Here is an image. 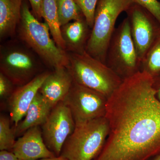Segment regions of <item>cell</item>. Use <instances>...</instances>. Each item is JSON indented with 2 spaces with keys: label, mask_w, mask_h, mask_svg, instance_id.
I'll return each instance as SVG.
<instances>
[{
  "label": "cell",
  "mask_w": 160,
  "mask_h": 160,
  "mask_svg": "<svg viewBox=\"0 0 160 160\" xmlns=\"http://www.w3.org/2000/svg\"><path fill=\"white\" fill-rule=\"evenodd\" d=\"M152 78L140 71L122 82L108 99L109 132L93 160H150L160 153V102Z\"/></svg>",
  "instance_id": "6da1fadb"
},
{
  "label": "cell",
  "mask_w": 160,
  "mask_h": 160,
  "mask_svg": "<svg viewBox=\"0 0 160 160\" xmlns=\"http://www.w3.org/2000/svg\"><path fill=\"white\" fill-rule=\"evenodd\" d=\"M20 37L47 65L53 69L69 65L68 53L57 45L50 37L49 26L32 14L28 3L23 1ZM51 34V33H50Z\"/></svg>",
  "instance_id": "7a4b0ae2"
},
{
  "label": "cell",
  "mask_w": 160,
  "mask_h": 160,
  "mask_svg": "<svg viewBox=\"0 0 160 160\" xmlns=\"http://www.w3.org/2000/svg\"><path fill=\"white\" fill-rule=\"evenodd\" d=\"M67 53L69 65L67 69L74 82L101 92L107 98L122 82L123 80L106 64L86 51Z\"/></svg>",
  "instance_id": "3957f363"
},
{
  "label": "cell",
  "mask_w": 160,
  "mask_h": 160,
  "mask_svg": "<svg viewBox=\"0 0 160 160\" xmlns=\"http://www.w3.org/2000/svg\"><path fill=\"white\" fill-rule=\"evenodd\" d=\"M109 132L105 117L76 125L60 156L68 160H93L101 152Z\"/></svg>",
  "instance_id": "277c9868"
},
{
  "label": "cell",
  "mask_w": 160,
  "mask_h": 160,
  "mask_svg": "<svg viewBox=\"0 0 160 160\" xmlns=\"http://www.w3.org/2000/svg\"><path fill=\"white\" fill-rule=\"evenodd\" d=\"M134 2L133 0H98L94 24L86 46L88 54L106 64V52L117 20Z\"/></svg>",
  "instance_id": "5b68a950"
},
{
  "label": "cell",
  "mask_w": 160,
  "mask_h": 160,
  "mask_svg": "<svg viewBox=\"0 0 160 160\" xmlns=\"http://www.w3.org/2000/svg\"><path fill=\"white\" fill-rule=\"evenodd\" d=\"M106 64L123 81L141 71V61L132 38L127 17L116 28L112 36Z\"/></svg>",
  "instance_id": "8992f818"
},
{
  "label": "cell",
  "mask_w": 160,
  "mask_h": 160,
  "mask_svg": "<svg viewBox=\"0 0 160 160\" xmlns=\"http://www.w3.org/2000/svg\"><path fill=\"white\" fill-rule=\"evenodd\" d=\"M126 12L132 38L142 62L160 37V22L137 3L132 4Z\"/></svg>",
  "instance_id": "52a82bcc"
},
{
  "label": "cell",
  "mask_w": 160,
  "mask_h": 160,
  "mask_svg": "<svg viewBox=\"0 0 160 160\" xmlns=\"http://www.w3.org/2000/svg\"><path fill=\"white\" fill-rule=\"evenodd\" d=\"M108 98L73 82L63 102L71 111L76 125L105 117Z\"/></svg>",
  "instance_id": "ba28073f"
},
{
  "label": "cell",
  "mask_w": 160,
  "mask_h": 160,
  "mask_svg": "<svg viewBox=\"0 0 160 160\" xmlns=\"http://www.w3.org/2000/svg\"><path fill=\"white\" fill-rule=\"evenodd\" d=\"M1 72L14 85L22 86L38 75V65L29 50L19 46H11L1 49Z\"/></svg>",
  "instance_id": "9c48e42d"
},
{
  "label": "cell",
  "mask_w": 160,
  "mask_h": 160,
  "mask_svg": "<svg viewBox=\"0 0 160 160\" xmlns=\"http://www.w3.org/2000/svg\"><path fill=\"white\" fill-rule=\"evenodd\" d=\"M76 124L70 109L63 102L52 109L42 125V134L48 149L59 156L65 142L72 133Z\"/></svg>",
  "instance_id": "30bf717a"
},
{
  "label": "cell",
  "mask_w": 160,
  "mask_h": 160,
  "mask_svg": "<svg viewBox=\"0 0 160 160\" xmlns=\"http://www.w3.org/2000/svg\"><path fill=\"white\" fill-rule=\"evenodd\" d=\"M49 73L43 72L38 75L27 84L19 86L9 98L11 121L14 127L18 126L26 115L29 106Z\"/></svg>",
  "instance_id": "8fae6325"
},
{
  "label": "cell",
  "mask_w": 160,
  "mask_h": 160,
  "mask_svg": "<svg viewBox=\"0 0 160 160\" xmlns=\"http://www.w3.org/2000/svg\"><path fill=\"white\" fill-rule=\"evenodd\" d=\"M12 151L19 160H38L56 157L46 146L39 126L25 132L16 141Z\"/></svg>",
  "instance_id": "7c38bea8"
},
{
  "label": "cell",
  "mask_w": 160,
  "mask_h": 160,
  "mask_svg": "<svg viewBox=\"0 0 160 160\" xmlns=\"http://www.w3.org/2000/svg\"><path fill=\"white\" fill-rule=\"evenodd\" d=\"M73 83V78L67 68H57L49 73L39 92L52 108L63 102Z\"/></svg>",
  "instance_id": "4fadbf2b"
},
{
  "label": "cell",
  "mask_w": 160,
  "mask_h": 160,
  "mask_svg": "<svg viewBox=\"0 0 160 160\" xmlns=\"http://www.w3.org/2000/svg\"><path fill=\"white\" fill-rule=\"evenodd\" d=\"M91 30L85 18L62 26L61 32L65 42L66 50L77 53L86 51Z\"/></svg>",
  "instance_id": "5bb4252c"
},
{
  "label": "cell",
  "mask_w": 160,
  "mask_h": 160,
  "mask_svg": "<svg viewBox=\"0 0 160 160\" xmlns=\"http://www.w3.org/2000/svg\"><path fill=\"white\" fill-rule=\"evenodd\" d=\"M52 109L38 92L29 106L24 119L14 127L16 136L23 134L32 127L42 125Z\"/></svg>",
  "instance_id": "9a60e30c"
},
{
  "label": "cell",
  "mask_w": 160,
  "mask_h": 160,
  "mask_svg": "<svg viewBox=\"0 0 160 160\" xmlns=\"http://www.w3.org/2000/svg\"><path fill=\"white\" fill-rule=\"evenodd\" d=\"M23 0H0V37L12 36L22 19Z\"/></svg>",
  "instance_id": "2e32d148"
},
{
  "label": "cell",
  "mask_w": 160,
  "mask_h": 160,
  "mask_svg": "<svg viewBox=\"0 0 160 160\" xmlns=\"http://www.w3.org/2000/svg\"><path fill=\"white\" fill-rule=\"evenodd\" d=\"M41 12L42 18L44 19L49 26L54 42L60 48L66 50V46L62 37L59 20L58 0H42Z\"/></svg>",
  "instance_id": "e0dca14e"
},
{
  "label": "cell",
  "mask_w": 160,
  "mask_h": 160,
  "mask_svg": "<svg viewBox=\"0 0 160 160\" xmlns=\"http://www.w3.org/2000/svg\"><path fill=\"white\" fill-rule=\"evenodd\" d=\"M58 13L61 27L71 21L84 18L74 0H58Z\"/></svg>",
  "instance_id": "ac0fdd59"
},
{
  "label": "cell",
  "mask_w": 160,
  "mask_h": 160,
  "mask_svg": "<svg viewBox=\"0 0 160 160\" xmlns=\"http://www.w3.org/2000/svg\"><path fill=\"white\" fill-rule=\"evenodd\" d=\"M141 71L152 78L160 72V37L141 62Z\"/></svg>",
  "instance_id": "d6986e66"
},
{
  "label": "cell",
  "mask_w": 160,
  "mask_h": 160,
  "mask_svg": "<svg viewBox=\"0 0 160 160\" xmlns=\"http://www.w3.org/2000/svg\"><path fill=\"white\" fill-rule=\"evenodd\" d=\"M9 118L1 115L0 117V150H12L16 141L14 128L10 126Z\"/></svg>",
  "instance_id": "ffe728a7"
},
{
  "label": "cell",
  "mask_w": 160,
  "mask_h": 160,
  "mask_svg": "<svg viewBox=\"0 0 160 160\" xmlns=\"http://www.w3.org/2000/svg\"><path fill=\"white\" fill-rule=\"evenodd\" d=\"M82 12L86 22L92 29L94 22L95 12L98 0H74Z\"/></svg>",
  "instance_id": "44dd1931"
},
{
  "label": "cell",
  "mask_w": 160,
  "mask_h": 160,
  "mask_svg": "<svg viewBox=\"0 0 160 160\" xmlns=\"http://www.w3.org/2000/svg\"><path fill=\"white\" fill-rule=\"evenodd\" d=\"M15 86L11 80L2 72H0V98L5 99L9 98L14 91Z\"/></svg>",
  "instance_id": "7402d4cb"
},
{
  "label": "cell",
  "mask_w": 160,
  "mask_h": 160,
  "mask_svg": "<svg viewBox=\"0 0 160 160\" xmlns=\"http://www.w3.org/2000/svg\"><path fill=\"white\" fill-rule=\"evenodd\" d=\"M136 3L148 10L160 22V2L158 0H133Z\"/></svg>",
  "instance_id": "603a6c76"
},
{
  "label": "cell",
  "mask_w": 160,
  "mask_h": 160,
  "mask_svg": "<svg viewBox=\"0 0 160 160\" xmlns=\"http://www.w3.org/2000/svg\"><path fill=\"white\" fill-rule=\"evenodd\" d=\"M31 5L33 14L39 20L42 18L41 6L42 0H28Z\"/></svg>",
  "instance_id": "cb8c5ba5"
},
{
  "label": "cell",
  "mask_w": 160,
  "mask_h": 160,
  "mask_svg": "<svg viewBox=\"0 0 160 160\" xmlns=\"http://www.w3.org/2000/svg\"><path fill=\"white\" fill-rule=\"evenodd\" d=\"M0 160H19L12 151L2 150L0 151Z\"/></svg>",
  "instance_id": "d4e9b609"
},
{
  "label": "cell",
  "mask_w": 160,
  "mask_h": 160,
  "mask_svg": "<svg viewBox=\"0 0 160 160\" xmlns=\"http://www.w3.org/2000/svg\"><path fill=\"white\" fill-rule=\"evenodd\" d=\"M152 87L155 92L157 98L160 102V72L152 78Z\"/></svg>",
  "instance_id": "484cf974"
},
{
  "label": "cell",
  "mask_w": 160,
  "mask_h": 160,
  "mask_svg": "<svg viewBox=\"0 0 160 160\" xmlns=\"http://www.w3.org/2000/svg\"><path fill=\"white\" fill-rule=\"evenodd\" d=\"M38 160H68L66 158L59 156L58 157H55L53 158H46L41 159Z\"/></svg>",
  "instance_id": "4316f807"
},
{
  "label": "cell",
  "mask_w": 160,
  "mask_h": 160,
  "mask_svg": "<svg viewBox=\"0 0 160 160\" xmlns=\"http://www.w3.org/2000/svg\"><path fill=\"white\" fill-rule=\"evenodd\" d=\"M150 160H160V153Z\"/></svg>",
  "instance_id": "83f0119b"
}]
</instances>
